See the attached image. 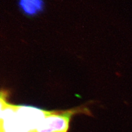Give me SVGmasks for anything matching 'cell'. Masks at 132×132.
<instances>
[{
	"mask_svg": "<svg viewBox=\"0 0 132 132\" xmlns=\"http://www.w3.org/2000/svg\"><path fill=\"white\" fill-rule=\"evenodd\" d=\"M1 132H33L50 111L35 107L11 105L1 96Z\"/></svg>",
	"mask_w": 132,
	"mask_h": 132,
	"instance_id": "obj_1",
	"label": "cell"
},
{
	"mask_svg": "<svg viewBox=\"0 0 132 132\" xmlns=\"http://www.w3.org/2000/svg\"><path fill=\"white\" fill-rule=\"evenodd\" d=\"M18 7L22 13L29 16H34L43 12L44 0H18Z\"/></svg>",
	"mask_w": 132,
	"mask_h": 132,
	"instance_id": "obj_3",
	"label": "cell"
},
{
	"mask_svg": "<svg viewBox=\"0 0 132 132\" xmlns=\"http://www.w3.org/2000/svg\"><path fill=\"white\" fill-rule=\"evenodd\" d=\"M78 110L50 111L33 132H67L72 115Z\"/></svg>",
	"mask_w": 132,
	"mask_h": 132,
	"instance_id": "obj_2",
	"label": "cell"
}]
</instances>
